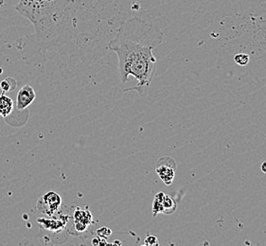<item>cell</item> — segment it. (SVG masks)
Instances as JSON below:
<instances>
[{"mask_svg": "<svg viewBox=\"0 0 266 246\" xmlns=\"http://www.w3.org/2000/svg\"><path fill=\"white\" fill-rule=\"evenodd\" d=\"M90 4L88 0H19L15 9L33 25L34 36L27 38H33L36 53L44 55L51 47L61 50L87 42L79 24Z\"/></svg>", "mask_w": 266, "mask_h": 246, "instance_id": "cell-1", "label": "cell"}, {"mask_svg": "<svg viewBox=\"0 0 266 246\" xmlns=\"http://www.w3.org/2000/svg\"><path fill=\"white\" fill-rule=\"evenodd\" d=\"M163 32L144 19L132 17L123 21L107 48L118 56V68L121 82L125 83L130 76L137 85L123 91H137L144 96L154 79L156 59L153 51L161 45Z\"/></svg>", "mask_w": 266, "mask_h": 246, "instance_id": "cell-2", "label": "cell"}, {"mask_svg": "<svg viewBox=\"0 0 266 246\" xmlns=\"http://www.w3.org/2000/svg\"><path fill=\"white\" fill-rule=\"evenodd\" d=\"M62 206V198L55 192L45 193L36 203V210L49 217H55Z\"/></svg>", "mask_w": 266, "mask_h": 246, "instance_id": "cell-3", "label": "cell"}, {"mask_svg": "<svg viewBox=\"0 0 266 246\" xmlns=\"http://www.w3.org/2000/svg\"><path fill=\"white\" fill-rule=\"evenodd\" d=\"M156 173L166 186H171L174 182L176 173L175 159L170 156L160 157L156 162Z\"/></svg>", "mask_w": 266, "mask_h": 246, "instance_id": "cell-4", "label": "cell"}, {"mask_svg": "<svg viewBox=\"0 0 266 246\" xmlns=\"http://www.w3.org/2000/svg\"><path fill=\"white\" fill-rule=\"evenodd\" d=\"M177 208L176 201L171 197L170 195H167L164 192H158L156 193L154 202H153V215L156 217L157 214L162 213L165 215H170L175 212Z\"/></svg>", "mask_w": 266, "mask_h": 246, "instance_id": "cell-5", "label": "cell"}, {"mask_svg": "<svg viewBox=\"0 0 266 246\" xmlns=\"http://www.w3.org/2000/svg\"><path fill=\"white\" fill-rule=\"evenodd\" d=\"M36 98V94L34 89L29 85H24L16 96V108L17 110H25L33 102V100Z\"/></svg>", "mask_w": 266, "mask_h": 246, "instance_id": "cell-6", "label": "cell"}, {"mask_svg": "<svg viewBox=\"0 0 266 246\" xmlns=\"http://www.w3.org/2000/svg\"><path fill=\"white\" fill-rule=\"evenodd\" d=\"M68 217L64 216V215H60L59 218L57 217L55 220L53 219H44V218H39L37 220L39 226L41 228L45 229V230H48L49 232H61L64 227L66 226Z\"/></svg>", "mask_w": 266, "mask_h": 246, "instance_id": "cell-7", "label": "cell"}, {"mask_svg": "<svg viewBox=\"0 0 266 246\" xmlns=\"http://www.w3.org/2000/svg\"><path fill=\"white\" fill-rule=\"evenodd\" d=\"M73 222L78 223H83L87 226H90L93 223V218L90 211L87 208L81 209V208H76L74 210Z\"/></svg>", "mask_w": 266, "mask_h": 246, "instance_id": "cell-8", "label": "cell"}, {"mask_svg": "<svg viewBox=\"0 0 266 246\" xmlns=\"http://www.w3.org/2000/svg\"><path fill=\"white\" fill-rule=\"evenodd\" d=\"M13 106H14L13 100L8 96H6L5 93L2 92V94L0 95V116L3 117L4 119L7 118L12 112Z\"/></svg>", "mask_w": 266, "mask_h": 246, "instance_id": "cell-9", "label": "cell"}, {"mask_svg": "<svg viewBox=\"0 0 266 246\" xmlns=\"http://www.w3.org/2000/svg\"><path fill=\"white\" fill-rule=\"evenodd\" d=\"M15 80L12 79V78H7L6 80H3L2 82H0V87H1V90L3 93H6V92L10 91L12 89L15 88V84L12 85V83H15Z\"/></svg>", "mask_w": 266, "mask_h": 246, "instance_id": "cell-10", "label": "cell"}, {"mask_svg": "<svg viewBox=\"0 0 266 246\" xmlns=\"http://www.w3.org/2000/svg\"><path fill=\"white\" fill-rule=\"evenodd\" d=\"M234 61L239 65L245 66V65H247L249 63L250 57H249V55L246 54V53H238V54L235 55Z\"/></svg>", "mask_w": 266, "mask_h": 246, "instance_id": "cell-11", "label": "cell"}, {"mask_svg": "<svg viewBox=\"0 0 266 246\" xmlns=\"http://www.w3.org/2000/svg\"><path fill=\"white\" fill-rule=\"evenodd\" d=\"M106 240H107V239H105V238H101L97 236V237L92 239L91 245L93 246H107V245H109V244H108V242H107Z\"/></svg>", "mask_w": 266, "mask_h": 246, "instance_id": "cell-12", "label": "cell"}, {"mask_svg": "<svg viewBox=\"0 0 266 246\" xmlns=\"http://www.w3.org/2000/svg\"><path fill=\"white\" fill-rule=\"evenodd\" d=\"M96 234H97V236H99V237L107 239V238L109 237L111 234H112V231H111V229H109L108 228H101L96 230Z\"/></svg>", "mask_w": 266, "mask_h": 246, "instance_id": "cell-13", "label": "cell"}, {"mask_svg": "<svg viewBox=\"0 0 266 246\" xmlns=\"http://www.w3.org/2000/svg\"><path fill=\"white\" fill-rule=\"evenodd\" d=\"M157 245H158V240H157V238L156 236L149 235L144 240V246H157Z\"/></svg>", "mask_w": 266, "mask_h": 246, "instance_id": "cell-14", "label": "cell"}, {"mask_svg": "<svg viewBox=\"0 0 266 246\" xmlns=\"http://www.w3.org/2000/svg\"><path fill=\"white\" fill-rule=\"evenodd\" d=\"M263 173H266V161H265L263 164H262V167H261Z\"/></svg>", "mask_w": 266, "mask_h": 246, "instance_id": "cell-15", "label": "cell"}, {"mask_svg": "<svg viewBox=\"0 0 266 246\" xmlns=\"http://www.w3.org/2000/svg\"><path fill=\"white\" fill-rule=\"evenodd\" d=\"M113 245H119V246H121V243L119 242V241H116V242H114V243H113Z\"/></svg>", "mask_w": 266, "mask_h": 246, "instance_id": "cell-16", "label": "cell"}, {"mask_svg": "<svg viewBox=\"0 0 266 246\" xmlns=\"http://www.w3.org/2000/svg\"><path fill=\"white\" fill-rule=\"evenodd\" d=\"M0 74H2V69L0 68Z\"/></svg>", "mask_w": 266, "mask_h": 246, "instance_id": "cell-17", "label": "cell"}]
</instances>
